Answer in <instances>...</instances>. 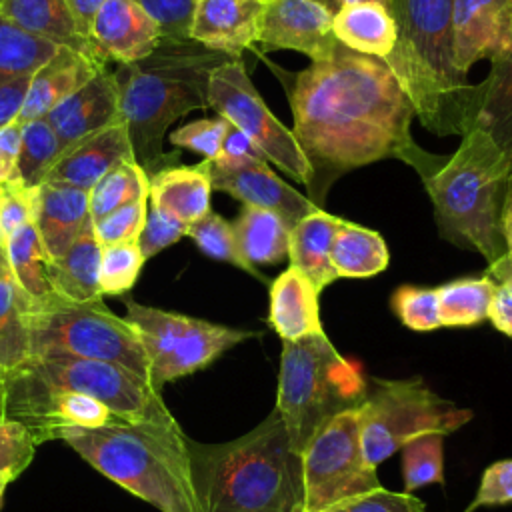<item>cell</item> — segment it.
I'll list each match as a JSON object with an SVG mask.
<instances>
[{
  "label": "cell",
  "mask_w": 512,
  "mask_h": 512,
  "mask_svg": "<svg viewBox=\"0 0 512 512\" xmlns=\"http://www.w3.org/2000/svg\"><path fill=\"white\" fill-rule=\"evenodd\" d=\"M160 30L162 42H188L196 0H136Z\"/></svg>",
  "instance_id": "45"
},
{
  "label": "cell",
  "mask_w": 512,
  "mask_h": 512,
  "mask_svg": "<svg viewBox=\"0 0 512 512\" xmlns=\"http://www.w3.org/2000/svg\"><path fill=\"white\" fill-rule=\"evenodd\" d=\"M210 192L204 160L196 166H166L150 174L148 204L190 226L210 212Z\"/></svg>",
  "instance_id": "24"
},
{
  "label": "cell",
  "mask_w": 512,
  "mask_h": 512,
  "mask_svg": "<svg viewBox=\"0 0 512 512\" xmlns=\"http://www.w3.org/2000/svg\"><path fill=\"white\" fill-rule=\"evenodd\" d=\"M128 160H134V152L122 120L68 146L48 172L44 184H62L90 192L100 178Z\"/></svg>",
  "instance_id": "20"
},
{
  "label": "cell",
  "mask_w": 512,
  "mask_h": 512,
  "mask_svg": "<svg viewBox=\"0 0 512 512\" xmlns=\"http://www.w3.org/2000/svg\"><path fill=\"white\" fill-rule=\"evenodd\" d=\"M342 222L338 216L316 210L290 228V266L298 268L318 292L338 278L330 262V246Z\"/></svg>",
  "instance_id": "28"
},
{
  "label": "cell",
  "mask_w": 512,
  "mask_h": 512,
  "mask_svg": "<svg viewBox=\"0 0 512 512\" xmlns=\"http://www.w3.org/2000/svg\"><path fill=\"white\" fill-rule=\"evenodd\" d=\"M0 2H2V0H0Z\"/></svg>",
  "instance_id": "63"
},
{
  "label": "cell",
  "mask_w": 512,
  "mask_h": 512,
  "mask_svg": "<svg viewBox=\"0 0 512 512\" xmlns=\"http://www.w3.org/2000/svg\"><path fill=\"white\" fill-rule=\"evenodd\" d=\"M326 512H426V506L408 492H390L386 488H378L348 498Z\"/></svg>",
  "instance_id": "48"
},
{
  "label": "cell",
  "mask_w": 512,
  "mask_h": 512,
  "mask_svg": "<svg viewBox=\"0 0 512 512\" xmlns=\"http://www.w3.org/2000/svg\"><path fill=\"white\" fill-rule=\"evenodd\" d=\"M504 282H510V284H512V272H510V274H508V278H506V280H504Z\"/></svg>",
  "instance_id": "61"
},
{
  "label": "cell",
  "mask_w": 512,
  "mask_h": 512,
  "mask_svg": "<svg viewBox=\"0 0 512 512\" xmlns=\"http://www.w3.org/2000/svg\"><path fill=\"white\" fill-rule=\"evenodd\" d=\"M490 64V74L482 80L484 94L474 126L492 136L512 168V48L490 60Z\"/></svg>",
  "instance_id": "33"
},
{
  "label": "cell",
  "mask_w": 512,
  "mask_h": 512,
  "mask_svg": "<svg viewBox=\"0 0 512 512\" xmlns=\"http://www.w3.org/2000/svg\"><path fill=\"white\" fill-rule=\"evenodd\" d=\"M0 422L22 424L38 446L60 440L68 428H100L122 420L102 402L56 388L18 366L0 376Z\"/></svg>",
  "instance_id": "14"
},
{
  "label": "cell",
  "mask_w": 512,
  "mask_h": 512,
  "mask_svg": "<svg viewBox=\"0 0 512 512\" xmlns=\"http://www.w3.org/2000/svg\"><path fill=\"white\" fill-rule=\"evenodd\" d=\"M36 188H28L20 180L0 184V232L4 238L32 222Z\"/></svg>",
  "instance_id": "47"
},
{
  "label": "cell",
  "mask_w": 512,
  "mask_h": 512,
  "mask_svg": "<svg viewBox=\"0 0 512 512\" xmlns=\"http://www.w3.org/2000/svg\"><path fill=\"white\" fill-rule=\"evenodd\" d=\"M488 320L494 324L498 332L512 338V284L510 282H496L490 308H488Z\"/></svg>",
  "instance_id": "55"
},
{
  "label": "cell",
  "mask_w": 512,
  "mask_h": 512,
  "mask_svg": "<svg viewBox=\"0 0 512 512\" xmlns=\"http://www.w3.org/2000/svg\"><path fill=\"white\" fill-rule=\"evenodd\" d=\"M318 290L294 266L280 272L270 284V314L268 322L274 332L288 342L322 334Z\"/></svg>",
  "instance_id": "25"
},
{
  "label": "cell",
  "mask_w": 512,
  "mask_h": 512,
  "mask_svg": "<svg viewBox=\"0 0 512 512\" xmlns=\"http://www.w3.org/2000/svg\"><path fill=\"white\" fill-rule=\"evenodd\" d=\"M332 18L334 14L312 0H262L256 42L264 52L296 50L322 62L340 44Z\"/></svg>",
  "instance_id": "15"
},
{
  "label": "cell",
  "mask_w": 512,
  "mask_h": 512,
  "mask_svg": "<svg viewBox=\"0 0 512 512\" xmlns=\"http://www.w3.org/2000/svg\"><path fill=\"white\" fill-rule=\"evenodd\" d=\"M126 320L144 348L150 380L164 384L210 366L226 350L256 336V332L214 324L180 312H170L124 298Z\"/></svg>",
  "instance_id": "10"
},
{
  "label": "cell",
  "mask_w": 512,
  "mask_h": 512,
  "mask_svg": "<svg viewBox=\"0 0 512 512\" xmlns=\"http://www.w3.org/2000/svg\"><path fill=\"white\" fill-rule=\"evenodd\" d=\"M298 512H304V510H302V508H300V510H298Z\"/></svg>",
  "instance_id": "62"
},
{
  "label": "cell",
  "mask_w": 512,
  "mask_h": 512,
  "mask_svg": "<svg viewBox=\"0 0 512 512\" xmlns=\"http://www.w3.org/2000/svg\"><path fill=\"white\" fill-rule=\"evenodd\" d=\"M36 442L18 422H0V482L16 480L34 460Z\"/></svg>",
  "instance_id": "44"
},
{
  "label": "cell",
  "mask_w": 512,
  "mask_h": 512,
  "mask_svg": "<svg viewBox=\"0 0 512 512\" xmlns=\"http://www.w3.org/2000/svg\"><path fill=\"white\" fill-rule=\"evenodd\" d=\"M198 512H298L302 460L274 408L256 428L220 444L188 438Z\"/></svg>",
  "instance_id": "3"
},
{
  "label": "cell",
  "mask_w": 512,
  "mask_h": 512,
  "mask_svg": "<svg viewBox=\"0 0 512 512\" xmlns=\"http://www.w3.org/2000/svg\"><path fill=\"white\" fill-rule=\"evenodd\" d=\"M32 76L4 78L0 76V128L16 122L28 92Z\"/></svg>",
  "instance_id": "53"
},
{
  "label": "cell",
  "mask_w": 512,
  "mask_h": 512,
  "mask_svg": "<svg viewBox=\"0 0 512 512\" xmlns=\"http://www.w3.org/2000/svg\"><path fill=\"white\" fill-rule=\"evenodd\" d=\"M232 60L194 40L160 42L146 58L132 64H118L122 120L128 128L134 160L150 176L168 160L162 140L168 126L192 110L208 108V80L216 66Z\"/></svg>",
  "instance_id": "4"
},
{
  "label": "cell",
  "mask_w": 512,
  "mask_h": 512,
  "mask_svg": "<svg viewBox=\"0 0 512 512\" xmlns=\"http://www.w3.org/2000/svg\"><path fill=\"white\" fill-rule=\"evenodd\" d=\"M358 418L364 456L376 468L416 436L458 430L472 420V412L440 398L420 380H376Z\"/></svg>",
  "instance_id": "9"
},
{
  "label": "cell",
  "mask_w": 512,
  "mask_h": 512,
  "mask_svg": "<svg viewBox=\"0 0 512 512\" xmlns=\"http://www.w3.org/2000/svg\"><path fill=\"white\" fill-rule=\"evenodd\" d=\"M368 394L366 378L344 358L328 336L282 340L276 410L294 452L302 454L314 434L346 410H356Z\"/></svg>",
  "instance_id": "7"
},
{
  "label": "cell",
  "mask_w": 512,
  "mask_h": 512,
  "mask_svg": "<svg viewBox=\"0 0 512 512\" xmlns=\"http://www.w3.org/2000/svg\"><path fill=\"white\" fill-rule=\"evenodd\" d=\"M208 108L228 120L230 126L242 130L266 160L274 162L306 188L310 186L312 168L292 130L270 112L240 58L226 60L212 70L208 80Z\"/></svg>",
  "instance_id": "13"
},
{
  "label": "cell",
  "mask_w": 512,
  "mask_h": 512,
  "mask_svg": "<svg viewBox=\"0 0 512 512\" xmlns=\"http://www.w3.org/2000/svg\"><path fill=\"white\" fill-rule=\"evenodd\" d=\"M392 308L400 322L410 330L430 332L442 326L436 288L400 286L392 294Z\"/></svg>",
  "instance_id": "42"
},
{
  "label": "cell",
  "mask_w": 512,
  "mask_h": 512,
  "mask_svg": "<svg viewBox=\"0 0 512 512\" xmlns=\"http://www.w3.org/2000/svg\"><path fill=\"white\" fill-rule=\"evenodd\" d=\"M388 248L376 230L344 220L330 246V262L338 278H368L388 266Z\"/></svg>",
  "instance_id": "31"
},
{
  "label": "cell",
  "mask_w": 512,
  "mask_h": 512,
  "mask_svg": "<svg viewBox=\"0 0 512 512\" xmlns=\"http://www.w3.org/2000/svg\"><path fill=\"white\" fill-rule=\"evenodd\" d=\"M510 172L504 150L488 132L472 126L444 166L422 180L440 234L478 250L488 268L506 256L500 214Z\"/></svg>",
  "instance_id": "6"
},
{
  "label": "cell",
  "mask_w": 512,
  "mask_h": 512,
  "mask_svg": "<svg viewBox=\"0 0 512 512\" xmlns=\"http://www.w3.org/2000/svg\"><path fill=\"white\" fill-rule=\"evenodd\" d=\"M286 92L292 134L312 168L310 200L318 208L336 178L364 164L396 158L424 180L448 160L414 142L416 112L380 58L338 44L330 58L296 74Z\"/></svg>",
  "instance_id": "1"
},
{
  "label": "cell",
  "mask_w": 512,
  "mask_h": 512,
  "mask_svg": "<svg viewBox=\"0 0 512 512\" xmlns=\"http://www.w3.org/2000/svg\"><path fill=\"white\" fill-rule=\"evenodd\" d=\"M0 14L58 48H70L108 64L94 42L80 32L66 0H2Z\"/></svg>",
  "instance_id": "26"
},
{
  "label": "cell",
  "mask_w": 512,
  "mask_h": 512,
  "mask_svg": "<svg viewBox=\"0 0 512 512\" xmlns=\"http://www.w3.org/2000/svg\"><path fill=\"white\" fill-rule=\"evenodd\" d=\"M62 152V144L46 118L22 124L18 180L28 188L44 184L48 172L54 168Z\"/></svg>",
  "instance_id": "37"
},
{
  "label": "cell",
  "mask_w": 512,
  "mask_h": 512,
  "mask_svg": "<svg viewBox=\"0 0 512 512\" xmlns=\"http://www.w3.org/2000/svg\"><path fill=\"white\" fill-rule=\"evenodd\" d=\"M442 434H422L408 440L402 452L404 492H414L428 484L444 482V442Z\"/></svg>",
  "instance_id": "39"
},
{
  "label": "cell",
  "mask_w": 512,
  "mask_h": 512,
  "mask_svg": "<svg viewBox=\"0 0 512 512\" xmlns=\"http://www.w3.org/2000/svg\"><path fill=\"white\" fill-rule=\"evenodd\" d=\"M300 460L304 512H326L348 498L382 488L376 468L364 456L358 408L324 424Z\"/></svg>",
  "instance_id": "11"
},
{
  "label": "cell",
  "mask_w": 512,
  "mask_h": 512,
  "mask_svg": "<svg viewBox=\"0 0 512 512\" xmlns=\"http://www.w3.org/2000/svg\"><path fill=\"white\" fill-rule=\"evenodd\" d=\"M144 256L138 242H120L102 246L100 258V292L102 296H122L132 290L140 270L144 266Z\"/></svg>",
  "instance_id": "41"
},
{
  "label": "cell",
  "mask_w": 512,
  "mask_h": 512,
  "mask_svg": "<svg viewBox=\"0 0 512 512\" xmlns=\"http://www.w3.org/2000/svg\"><path fill=\"white\" fill-rule=\"evenodd\" d=\"M454 64L462 74L512 48V0H454Z\"/></svg>",
  "instance_id": "17"
},
{
  "label": "cell",
  "mask_w": 512,
  "mask_h": 512,
  "mask_svg": "<svg viewBox=\"0 0 512 512\" xmlns=\"http://www.w3.org/2000/svg\"><path fill=\"white\" fill-rule=\"evenodd\" d=\"M28 328L30 356L100 360L150 380L138 334L124 316H116L102 300L76 304L52 298L44 304H28Z\"/></svg>",
  "instance_id": "8"
},
{
  "label": "cell",
  "mask_w": 512,
  "mask_h": 512,
  "mask_svg": "<svg viewBox=\"0 0 512 512\" xmlns=\"http://www.w3.org/2000/svg\"><path fill=\"white\" fill-rule=\"evenodd\" d=\"M312 2L320 4V6H322V8H326L330 14H336V12L342 8L340 0H312Z\"/></svg>",
  "instance_id": "58"
},
{
  "label": "cell",
  "mask_w": 512,
  "mask_h": 512,
  "mask_svg": "<svg viewBox=\"0 0 512 512\" xmlns=\"http://www.w3.org/2000/svg\"><path fill=\"white\" fill-rule=\"evenodd\" d=\"M148 212V198H140L122 208L112 210L110 214L92 220L94 234L102 246L120 244V242H138L144 220Z\"/></svg>",
  "instance_id": "43"
},
{
  "label": "cell",
  "mask_w": 512,
  "mask_h": 512,
  "mask_svg": "<svg viewBox=\"0 0 512 512\" xmlns=\"http://www.w3.org/2000/svg\"><path fill=\"white\" fill-rule=\"evenodd\" d=\"M90 40L106 62L132 64L152 54L162 36L136 0H104L92 20Z\"/></svg>",
  "instance_id": "19"
},
{
  "label": "cell",
  "mask_w": 512,
  "mask_h": 512,
  "mask_svg": "<svg viewBox=\"0 0 512 512\" xmlns=\"http://www.w3.org/2000/svg\"><path fill=\"white\" fill-rule=\"evenodd\" d=\"M90 220L88 190L62 184H40L36 188L32 224L50 260L60 258Z\"/></svg>",
  "instance_id": "22"
},
{
  "label": "cell",
  "mask_w": 512,
  "mask_h": 512,
  "mask_svg": "<svg viewBox=\"0 0 512 512\" xmlns=\"http://www.w3.org/2000/svg\"><path fill=\"white\" fill-rule=\"evenodd\" d=\"M252 160H266V158L242 130L230 126L224 136L220 154L210 162L224 164V166H238V164H246Z\"/></svg>",
  "instance_id": "51"
},
{
  "label": "cell",
  "mask_w": 512,
  "mask_h": 512,
  "mask_svg": "<svg viewBox=\"0 0 512 512\" xmlns=\"http://www.w3.org/2000/svg\"><path fill=\"white\" fill-rule=\"evenodd\" d=\"M332 30L346 48L386 60L396 44V24L380 4H346L332 18Z\"/></svg>",
  "instance_id": "29"
},
{
  "label": "cell",
  "mask_w": 512,
  "mask_h": 512,
  "mask_svg": "<svg viewBox=\"0 0 512 512\" xmlns=\"http://www.w3.org/2000/svg\"><path fill=\"white\" fill-rule=\"evenodd\" d=\"M204 162L208 166L212 190H222L244 206L276 212L290 226L304 216L322 210L308 196H302L290 184L280 180L272 168H268L266 160H252L238 166H224L210 160Z\"/></svg>",
  "instance_id": "16"
},
{
  "label": "cell",
  "mask_w": 512,
  "mask_h": 512,
  "mask_svg": "<svg viewBox=\"0 0 512 512\" xmlns=\"http://www.w3.org/2000/svg\"><path fill=\"white\" fill-rule=\"evenodd\" d=\"M40 380L102 402L128 424H176L162 390L118 364L70 356H30L22 364Z\"/></svg>",
  "instance_id": "12"
},
{
  "label": "cell",
  "mask_w": 512,
  "mask_h": 512,
  "mask_svg": "<svg viewBox=\"0 0 512 512\" xmlns=\"http://www.w3.org/2000/svg\"><path fill=\"white\" fill-rule=\"evenodd\" d=\"M228 128H230L228 120L220 116L200 118L174 130L170 134V142L178 148H186L204 156V160H214L220 154Z\"/></svg>",
  "instance_id": "46"
},
{
  "label": "cell",
  "mask_w": 512,
  "mask_h": 512,
  "mask_svg": "<svg viewBox=\"0 0 512 512\" xmlns=\"http://www.w3.org/2000/svg\"><path fill=\"white\" fill-rule=\"evenodd\" d=\"M512 502V458L490 464L482 478L474 500L464 512H474L482 506H502Z\"/></svg>",
  "instance_id": "50"
},
{
  "label": "cell",
  "mask_w": 512,
  "mask_h": 512,
  "mask_svg": "<svg viewBox=\"0 0 512 512\" xmlns=\"http://www.w3.org/2000/svg\"><path fill=\"white\" fill-rule=\"evenodd\" d=\"M496 282L490 276L458 278L436 288L440 324L448 328L476 326L488 318Z\"/></svg>",
  "instance_id": "35"
},
{
  "label": "cell",
  "mask_w": 512,
  "mask_h": 512,
  "mask_svg": "<svg viewBox=\"0 0 512 512\" xmlns=\"http://www.w3.org/2000/svg\"><path fill=\"white\" fill-rule=\"evenodd\" d=\"M70 12L74 14L76 22H78V28L80 32L90 38V26H92V20L96 16V12L100 10V6L104 4V0H66Z\"/></svg>",
  "instance_id": "56"
},
{
  "label": "cell",
  "mask_w": 512,
  "mask_h": 512,
  "mask_svg": "<svg viewBox=\"0 0 512 512\" xmlns=\"http://www.w3.org/2000/svg\"><path fill=\"white\" fill-rule=\"evenodd\" d=\"M150 176L136 162L128 160L110 170L98 184L90 190V216L92 220L110 214L140 198H148Z\"/></svg>",
  "instance_id": "38"
},
{
  "label": "cell",
  "mask_w": 512,
  "mask_h": 512,
  "mask_svg": "<svg viewBox=\"0 0 512 512\" xmlns=\"http://www.w3.org/2000/svg\"><path fill=\"white\" fill-rule=\"evenodd\" d=\"M30 358L28 298L10 278L0 280V376Z\"/></svg>",
  "instance_id": "34"
},
{
  "label": "cell",
  "mask_w": 512,
  "mask_h": 512,
  "mask_svg": "<svg viewBox=\"0 0 512 512\" xmlns=\"http://www.w3.org/2000/svg\"><path fill=\"white\" fill-rule=\"evenodd\" d=\"M96 472L160 512H198L180 424H110L60 434Z\"/></svg>",
  "instance_id": "5"
},
{
  "label": "cell",
  "mask_w": 512,
  "mask_h": 512,
  "mask_svg": "<svg viewBox=\"0 0 512 512\" xmlns=\"http://www.w3.org/2000/svg\"><path fill=\"white\" fill-rule=\"evenodd\" d=\"M454 0H390L396 44L384 60L418 120L438 136H464L482 104L484 84H468L454 64Z\"/></svg>",
  "instance_id": "2"
},
{
  "label": "cell",
  "mask_w": 512,
  "mask_h": 512,
  "mask_svg": "<svg viewBox=\"0 0 512 512\" xmlns=\"http://www.w3.org/2000/svg\"><path fill=\"white\" fill-rule=\"evenodd\" d=\"M500 226H502V236H504V242H506V256L496 266L488 268L486 276H490L494 282H504L508 278V274L512 272V172L506 180Z\"/></svg>",
  "instance_id": "54"
},
{
  "label": "cell",
  "mask_w": 512,
  "mask_h": 512,
  "mask_svg": "<svg viewBox=\"0 0 512 512\" xmlns=\"http://www.w3.org/2000/svg\"><path fill=\"white\" fill-rule=\"evenodd\" d=\"M22 124L12 122L0 128V184L18 180Z\"/></svg>",
  "instance_id": "52"
},
{
  "label": "cell",
  "mask_w": 512,
  "mask_h": 512,
  "mask_svg": "<svg viewBox=\"0 0 512 512\" xmlns=\"http://www.w3.org/2000/svg\"><path fill=\"white\" fill-rule=\"evenodd\" d=\"M10 274L28 304H44L58 298L48 280V254L36 232V226L24 224L6 238Z\"/></svg>",
  "instance_id": "32"
},
{
  "label": "cell",
  "mask_w": 512,
  "mask_h": 512,
  "mask_svg": "<svg viewBox=\"0 0 512 512\" xmlns=\"http://www.w3.org/2000/svg\"><path fill=\"white\" fill-rule=\"evenodd\" d=\"M10 264H8V252H6V238L0 232V280L10 278Z\"/></svg>",
  "instance_id": "57"
},
{
  "label": "cell",
  "mask_w": 512,
  "mask_h": 512,
  "mask_svg": "<svg viewBox=\"0 0 512 512\" xmlns=\"http://www.w3.org/2000/svg\"><path fill=\"white\" fill-rule=\"evenodd\" d=\"M4 492H6V484L0 482V508H2V502H4Z\"/></svg>",
  "instance_id": "60"
},
{
  "label": "cell",
  "mask_w": 512,
  "mask_h": 512,
  "mask_svg": "<svg viewBox=\"0 0 512 512\" xmlns=\"http://www.w3.org/2000/svg\"><path fill=\"white\" fill-rule=\"evenodd\" d=\"M100 258L102 244L98 242L90 220L72 246L60 258L48 262V280L54 294L76 304L102 300Z\"/></svg>",
  "instance_id": "27"
},
{
  "label": "cell",
  "mask_w": 512,
  "mask_h": 512,
  "mask_svg": "<svg viewBox=\"0 0 512 512\" xmlns=\"http://www.w3.org/2000/svg\"><path fill=\"white\" fill-rule=\"evenodd\" d=\"M242 258L256 266H274L290 256V224L276 212L242 206L232 224Z\"/></svg>",
  "instance_id": "30"
},
{
  "label": "cell",
  "mask_w": 512,
  "mask_h": 512,
  "mask_svg": "<svg viewBox=\"0 0 512 512\" xmlns=\"http://www.w3.org/2000/svg\"><path fill=\"white\" fill-rule=\"evenodd\" d=\"M186 236H190L196 242V246L206 256H210L214 260L228 262V264H232V266L252 274L260 282L268 280L264 274L258 272V268H254L252 264H248L242 258L238 242H236V236H234V228L220 214L210 210L206 216H202L200 220H196L194 224L188 226V234Z\"/></svg>",
  "instance_id": "40"
},
{
  "label": "cell",
  "mask_w": 512,
  "mask_h": 512,
  "mask_svg": "<svg viewBox=\"0 0 512 512\" xmlns=\"http://www.w3.org/2000/svg\"><path fill=\"white\" fill-rule=\"evenodd\" d=\"M44 118L56 132L62 150L94 132L122 122L114 72L102 68L82 88L58 102Z\"/></svg>",
  "instance_id": "18"
},
{
  "label": "cell",
  "mask_w": 512,
  "mask_h": 512,
  "mask_svg": "<svg viewBox=\"0 0 512 512\" xmlns=\"http://www.w3.org/2000/svg\"><path fill=\"white\" fill-rule=\"evenodd\" d=\"M340 4L342 6H346V4H380L390 10V0H340Z\"/></svg>",
  "instance_id": "59"
},
{
  "label": "cell",
  "mask_w": 512,
  "mask_h": 512,
  "mask_svg": "<svg viewBox=\"0 0 512 512\" xmlns=\"http://www.w3.org/2000/svg\"><path fill=\"white\" fill-rule=\"evenodd\" d=\"M102 68H108V64L70 48H58V52L30 78L26 100L16 122L26 124L44 118L58 102L82 88Z\"/></svg>",
  "instance_id": "23"
},
{
  "label": "cell",
  "mask_w": 512,
  "mask_h": 512,
  "mask_svg": "<svg viewBox=\"0 0 512 512\" xmlns=\"http://www.w3.org/2000/svg\"><path fill=\"white\" fill-rule=\"evenodd\" d=\"M262 0H196L190 40L240 58L258 40Z\"/></svg>",
  "instance_id": "21"
},
{
  "label": "cell",
  "mask_w": 512,
  "mask_h": 512,
  "mask_svg": "<svg viewBox=\"0 0 512 512\" xmlns=\"http://www.w3.org/2000/svg\"><path fill=\"white\" fill-rule=\"evenodd\" d=\"M56 52V44L26 32L0 14V76H34Z\"/></svg>",
  "instance_id": "36"
},
{
  "label": "cell",
  "mask_w": 512,
  "mask_h": 512,
  "mask_svg": "<svg viewBox=\"0 0 512 512\" xmlns=\"http://www.w3.org/2000/svg\"><path fill=\"white\" fill-rule=\"evenodd\" d=\"M188 234V226L174 220L172 216H166L164 212L152 208L148 204L146 220L142 226V232L138 236V248L144 256V260L156 256L164 248L178 242L182 236Z\"/></svg>",
  "instance_id": "49"
}]
</instances>
